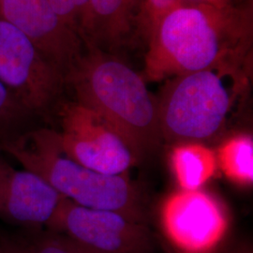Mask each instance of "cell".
<instances>
[{
    "mask_svg": "<svg viewBox=\"0 0 253 253\" xmlns=\"http://www.w3.org/2000/svg\"><path fill=\"white\" fill-rule=\"evenodd\" d=\"M250 18L231 5L181 4L148 33L145 73L153 81L219 67H235L250 42Z\"/></svg>",
    "mask_w": 253,
    "mask_h": 253,
    "instance_id": "1",
    "label": "cell"
},
{
    "mask_svg": "<svg viewBox=\"0 0 253 253\" xmlns=\"http://www.w3.org/2000/svg\"><path fill=\"white\" fill-rule=\"evenodd\" d=\"M75 101L99 114L114 126L141 159L163 141L158 101L144 79L126 63L94 46L65 76Z\"/></svg>",
    "mask_w": 253,
    "mask_h": 253,
    "instance_id": "2",
    "label": "cell"
},
{
    "mask_svg": "<svg viewBox=\"0 0 253 253\" xmlns=\"http://www.w3.org/2000/svg\"><path fill=\"white\" fill-rule=\"evenodd\" d=\"M23 168L45 179L64 198L94 209L117 211L145 222L143 202L125 174L96 172L73 161L61 149L57 132L46 128L28 129L0 145Z\"/></svg>",
    "mask_w": 253,
    "mask_h": 253,
    "instance_id": "3",
    "label": "cell"
},
{
    "mask_svg": "<svg viewBox=\"0 0 253 253\" xmlns=\"http://www.w3.org/2000/svg\"><path fill=\"white\" fill-rule=\"evenodd\" d=\"M234 70L219 67L173 77L158 101L163 140L202 143L217 135L232 107L226 78Z\"/></svg>",
    "mask_w": 253,
    "mask_h": 253,
    "instance_id": "4",
    "label": "cell"
},
{
    "mask_svg": "<svg viewBox=\"0 0 253 253\" xmlns=\"http://www.w3.org/2000/svg\"><path fill=\"white\" fill-rule=\"evenodd\" d=\"M0 82L34 116H44L65 88L62 73L17 27L0 16Z\"/></svg>",
    "mask_w": 253,
    "mask_h": 253,
    "instance_id": "5",
    "label": "cell"
},
{
    "mask_svg": "<svg viewBox=\"0 0 253 253\" xmlns=\"http://www.w3.org/2000/svg\"><path fill=\"white\" fill-rule=\"evenodd\" d=\"M58 142L73 161L106 174H126L139 161L125 139L107 120L76 101L58 111Z\"/></svg>",
    "mask_w": 253,
    "mask_h": 253,
    "instance_id": "6",
    "label": "cell"
},
{
    "mask_svg": "<svg viewBox=\"0 0 253 253\" xmlns=\"http://www.w3.org/2000/svg\"><path fill=\"white\" fill-rule=\"evenodd\" d=\"M163 234L181 253H213L226 237L225 206L207 190H179L163 200L160 208Z\"/></svg>",
    "mask_w": 253,
    "mask_h": 253,
    "instance_id": "7",
    "label": "cell"
},
{
    "mask_svg": "<svg viewBox=\"0 0 253 253\" xmlns=\"http://www.w3.org/2000/svg\"><path fill=\"white\" fill-rule=\"evenodd\" d=\"M112 210L78 206L62 198L48 224L98 253H151L153 237L144 224Z\"/></svg>",
    "mask_w": 253,
    "mask_h": 253,
    "instance_id": "8",
    "label": "cell"
},
{
    "mask_svg": "<svg viewBox=\"0 0 253 253\" xmlns=\"http://www.w3.org/2000/svg\"><path fill=\"white\" fill-rule=\"evenodd\" d=\"M0 16L21 30L64 80L85 50L81 37L55 13L48 0H0Z\"/></svg>",
    "mask_w": 253,
    "mask_h": 253,
    "instance_id": "9",
    "label": "cell"
},
{
    "mask_svg": "<svg viewBox=\"0 0 253 253\" xmlns=\"http://www.w3.org/2000/svg\"><path fill=\"white\" fill-rule=\"evenodd\" d=\"M63 196L42 176L16 170L0 158V210L25 225L49 224Z\"/></svg>",
    "mask_w": 253,
    "mask_h": 253,
    "instance_id": "10",
    "label": "cell"
},
{
    "mask_svg": "<svg viewBox=\"0 0 253 253\" xmlns=\"http://www.w3.org/2000/svg\"><path fill=\"white\" fill-rule=\"evenodd\" d=\"M136 6L137 0H88L85 47L119 45L135 24Z\"/></svg>",
    "mask_w": 253,
    "mask_h": 253,
    "instance_id": "11",
    "label": "cell"
},
{
    "mask_svg": "<svg viewBox=\"0 0 253 253\" xmlns=\"http://www.w3.org/2000/svg\"><path fill=\"white\" fill-rule=\"evenodd\" d=\"M170 162L180 190H200L217 172L216 153L198 142L175 144Z\"/></svg>",
    "mask_w": 253,
    "mask_h": 253,
    "instance_id": "12",
    "label": "cell"
},
{
    "mask_svg": "<svg viewBox=\"0 0 253 253\" xmlns=\"http://www.w3.org/2000/svg\"><path fill=\"white\" fill-rule=\"evenodd\" d=\"M217 166L231 182L240 187L253 183V139L250 134L232 136L219 145Z\"/></svg>",
    "mask_w": 253,
    "mask_h": 253,
    "instance_id": "13",
    "label": "cell"
},
{
    "mask_svg": "<svg viewBox=\"0 0 253 253\" xmlns=\"http://www.w3.org/2000/svg\"><path fill=\"white\" fill-rule=\"evenodd\" d=\"M33 116L0 82V145L16 139L27 130Z\"/></svg>",
    "mask_w": 253,
    "mask_h": 253,
    "instance_id": "14",
    "label": "cell"
},
{
    "mask_svg": "<svg viewBox=\"0 0 253 253\" xmlns=\"http://www.w3.org/2000/svg\"><path fill=\"white\" fill-rule=\"evenodd\" d=\"M48 2L55 13L84 41L88 20V0H48Z\"/></svg>",
    "mask_w": 253,
    "mask_h": 253,
    "instance_id": "15",
    "label": "cell"
},
{
    "mask_svg": "<svg viewBox=\"0 0 253 253\" xmlns=\"http://www.w3.org/2000/svg\"><path fill=\"white\" fill-rule=\"evenodd\" d=\"M179 5L180 0H137L135 24H139L147 36L168 11Z\"/></svg>",
    "mask_w": 253,
    "mask_h": 253,
    "instance_id": "16",
    "label": "cell"
},
{
    "mask_svg": "<svg viewBox=\"0 0 253 253\" xmlns=\"http://www.w3.org/2000/svg\"><path fill=\"white\" fill-rule=\"evenodd\" d=\"M26 248L28 253H98L62 234L44 236Z\"/></svg>",
    "mask_w": 253,
    "mask_h": 253,
    "instance_id": "17",
    "label": "cell"
},
{
    "mask_svg": "<svg viewBox=\"0 0 253 253\" xmlns=\"http://www.w3.org/2000/svg\"><path fill=\"white\" fill-rule=\"evenodd\" d=\"M0 253H28L25 246L10 243L0 244Z\"/></svg>",
    "mask_w": 253,
    "mask_h": 253,
    "instance_id": "18",
    "label": "cell"
}]
</instances>
